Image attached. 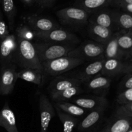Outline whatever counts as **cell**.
<instances>
[{
	"mask_svg": "<svg viewBox=\"0 0 132 132\" xmlns=\"http://www.w3.org/2000/svg\"><path fill=\"white\" fill-rule=\"evenodd\" d=\"M17 38L16 55L15 64L23 68L38 69L44 71L42 63L37 56L35 46L32 42L24 39Z\"/></svg>",
	"mask_w": 132,
	"mask_h": 132,
	"instance_id": "cell-1",
	"label": "cell"
},
{
	"mask_svg": "<svg viewBox=\"0 0 132 132\" xmlns=\"http://www.w3.org/2000/svg\"><path fill=\"white\" fill-rule=\"evenodd\" d=\"M37 56L41 63L67 56L76 46L73 44L41 42L34 44Z\"/></svg>",
	"mask_w": 132,
	"mask_h": 132,
	"instance_id": "cell-2",
	"label": "cell"
},
{
	"mask_svg": "<svg viewBox=\"0 0 132 132\" xmlns=\"http://www.w3.org/2000/svg\"><path fill=\"white\" fill-rule=\"evenodd\" d=\"M104 45L94 41H86L81 45L76 46L68 54L67 56L77 58L84 61L104 59Z\"/></svg>",
	"mask_w": 132,
	"mask_h": 132,
	"instance_id": "cell-3",
	"label": "cell"
},
{
	"mask_svg": "<svg viewBox=\"0 0 132 132\" xmlns=\"http://www.w3.org/2000/svg\"><path fill=\"white\" fill-rule=\"evenodd\" d=\"M85 61L77 58L68 56L62 57L42 63L44 72L50 76H56L76 68Z\"/></svg>",
	"mask_w": 132,
	"mask_h": 132,
	"instance_id": "cell-4",
	"label": "cell"
},
{
	"mask_svg": "<svg viewBox=\"0 0 132 132\" xmlns=\"http://www.w3.org/2000/svg\"><path fill=\"white\" fill-rule=\"evenodd\" d=\"M91 14L76 6L67 7L56 12V15L61 23L70 26H83L88 23Z\"/></svg>",
	"mask_w": 132,
	"mask_h": 132,
	"instance_id": "cell-5",
	"label": "cell"
},
{
	"mask_svg": "<svg viewBox=\"0 0 132 132\" xmlns=\"http://www.w3.org/2000/svg\"><path fill=\"white\" fill-rule=\"evenodd\" d=\"M36 38L41 40L43 42L58 43L77 45L80 39L76 34L61 28H55L46 32L35 34Z\"/></svg>",
	"mask_w": 132,
	"mask_h": 132,
	"instance_id": "cell-6",
	"label": "cell"
},
{
	"mask_svg": "<svg viewBox=\"0 0 132 132\" xmlns=\"http://www.w3.org/2000/svg\"><path fill=\"white\" fill-rule=\"evenodd\" d=\"M18 79L16 64L12 63L0 67V94H11Z\"/></svg>",
	"mask_w": 132,
	"mask_h": 132,
	"instance_id": "cell-7",
	"label": "cell"
},
{
	"mask_svg": "<svg viewBox=\"0 0 132 132\" xmlns=\"http://www.w3.org/2000/svg\"><path fill=\"white\" fill-rule=\"evenodd\" d=\"M17 38L15 34H9L0 42V67L15 64L16 55Z\"/></svg>",
	"mask_w": 132,
	"mask_h": 132,
	"instance_id": "cell-8",
	"label": "cell"
},
{
	"mask_svg": "<svg viewBox=\"0 0 132 132\" xmlns=\"http://www.w3.org/2000/svg\"><path fill=\"white\" fill-rule=\"evenodd\" d=\"M39 109L41 118L40 132H47L52 119L55 116V109L47 97L41 94L39 99Z\"/></svg>",
	"mask_w": 132,
	"mask_h": 132,
	"instance_id": "cell-9",
	"label": "cell"
},
{
	"mask_svg": "<svg viewBox=\"0 0 132 132\" xmlns=\"http://www.w3.org/2000/svg\"><path fill=\"white\" fill-rule=\"evenodd\" d=\"M27 24L34 34L46 32L55 28H61L52 19L36 15H28L26 18Z\"/></svg>",
	"mask_w": 132,
	"mask_h": 132,
	"instance_id": "cell-10",
	"label": "cell"
},
{
	"mask_svg": "<svg viewBox=\"0 0 132 132\" xmlns=\"http://www.w3.org/2000/svg\"><path fill=\"white\" fill-rule=\"evenodd\" d=\"M73 104L86 110H105L108 101L103 96H86L74 97L72 99Z\"/></svg>",
	"mask_w": 132,
	"mask_h": 132,
	"instance_id": "cell-11",
	"label": "cell"
},
{
	"mask_svg": "<svg viewBox=\"0 0 132 132\" xmlns=\"http://www.w3.org/2000/svg\"><path fill=\"white\" fill-rule=\"evenodd\" d=\"M88 23L98 24L113 30V28L117 25L115 19L113 11L106 8L99 10L90 15Z\"/></svg>",
	"mask_w": 132,
	"mask_h": 132,
	"instance_id": "cell-12",
	"label": "cell"
},
{
	"mask_svg": "<svg viewBox=\"0 0 132 132\" xmlns=\"http://www.w3.org/2000/svg\"><path fill=\"white\" fill-rule=\"evenodd\" d=\"M88 35L94 41L105 45L113 36V30L110 28L89 23Z\"/></svg>",
	"mask_w": 132,
	"mask_h": 132,
	"instance_id": "cell-13",
	"label": "cell"
},
{
	"mask_svg": "<svg viewBox=\"0 0 132 132\" xmlns=\"http://www.w3.org/2000/svg\"><path fill=\"white\" fill-rule=\"evenodd\" d=\"M104 61L105 59H101L91 62L81 72L77 73L74 77L79 80L81 83H83L101 75L103 70Z\"/></svg>",
	"mask_w": 132,
	"mask_h": 132,
	"instance_id": "cell-14",
	"label": "cell"
},
{
	"mask_svg": "<svg viewBox=\"0 0 132 132\" xmlns=\"http://www.w3.org/2000/svg\"><path fill=\"white\" fill-rule=\"evenodd\" d=\"M81 82L75 77H58L50 82L48 86L49 94L59 92L68 88L75 86H81Z\"/></svg>",
	"mask_w": 132,
	"mask_h": 132,
	"instance_id": "cell-15",
	"label": "cell"
},
{
	"mask_svg": "<svg viewBox=\"0 0 132 132\" xmlns=\"http://www.w3.org/2000/svg\"><path fill=\"white\" fill-rule=\"evenodd\" d=\"M0 126L8 132H19L16 126L14 113L10 109L8 102H6L0 111Z\"/></svg>",
	"mask_w": 132,
	"mask_h": 132,
	"instance_id": "cell-16",
	"label": "cell"
},
{
	"mask_svg": "<svg viewBox=\"0 0 132 132\" xmlns=\"http://www.w3.org/2000/svg\"><path fill=\"white\" fill-rule=\"evenodd\" d=\"M113 0H76L73 6L80 8L92 14L103 9L112 5Z\"/></svg>",
	"mask_w": 132,
	"mask_h": 132,
	"instance_id": "cell-17",
	"label": "cell"
},
{
	"mask_svg": "<svg viewBox=\"0 0 132 132\" xmlns=\"http://www.w3.org/2000/svg\"><path fill=\"white\" fill-rule=\"evenodd\" d=\"M85 83L86 88L90 91L94 92L96 94H102L109 88L111 79L106 76L99 75L87 81Z\"/></svg>",
	"mask_w": 132,
	"mask_h": 132,
	"instance_id": "cell-18",
	"label": "cell"
},
{
	"mask_svg": "<svg viewBox=\"0 0 132 132\" xmlns=\"http://www.w3.org/2000/svg\"><path fill=\"white\" fill-rule=\"evenodd\" d=\"M44 71L38 69L23 68L18 71V78L41 86L43 82Z\"/></svg>",
	"mask_w": 132,
	"mask_h": 132,
	"instance_id": "cell-19",
	"label": "cell"
},
{
	"mask_svg": "<svg viewBox=\"0 0 132 132\" xmlns=\"http://www.w3.org/2000/svg\"><path fill=\"white\" fill-rule=\"evenodd\" d=\"M54 107L55 108V110L61 111L68 115L73 116L75 117H80L86 114L88 110L81 108L79 106L70 103L67 101L62 102H55L54 104Z\"/></svg>",
	"mask_w": 132,
	"mask_h": 132,
	"instance_id": "cell-20",
	"label": "cell"
},
{
	"mask_svg": "<svg viewBox=\"0 0 132 132\" xmlns=\"http://www.w3.org/2000/svg\"><path fill=\"white\" fill-rule=\"evenodd\" d=\"M104 112V110L91 111L79 124L78 130L81 131H84L94 127L101 120Z\"/></svg>",
	"mask_w": 132,
	"mask_h": 132,
	"instance_id": "cell-21",
	"label": "cell"
},
{
	"mask_svg": "<svg viewBox=\"0 0 132 132\" xmlns=\"http://www.w3.org/2000/svg\"><path fill=\"white\" fill-rule=\"evenodd\" d=\"M83 92L84 90L81 86H75L59 92L51 94L50 95L52 99L55 102H62L72 99Z\"/></svg>",
	"mask_w": 132,
	"mask_h": 132,
	"instance_id": "cell-22",
	"label": "cell"
},
{
	"mask_svg": "<svg viewBox=\"0 0 132 132\" xmlns=\"http://www.w3.org/2000/svg\"><path fill=\"white\" fill-rule=\"evenodd\" d=\"M122 52L117 43V35H113L111 39L104 45V59H119Z\"/></svg>",
	"mask_w": 132,
	"mask_h": 132,
	"instance_id": "cell-23",
	"label": "cell"
},
{
	"mask_svg": "<svg viewBox=\"0 0 132 132\" xmlns=\"http://www.w3.org/2000/svg\"><path fill=\"white\" fill-rule=\"evenodd\" d=\"M130 128V122L127 117L122 116L108 124L101 132H127Z\"/></svg>",
	"mask_w": 132,
	"mask_h": 132,
	"instance_id": "cell-24",
	"label": "cell"
},
{
	"mask_svg": "<svg viewBox=\"0 0 132 132\" xmlns=\"http://www.w3.org/2000/svg\"><path fill=\"white\" fill-rule=\"evenodd\" d=\"M123 65L119 59H106L101 75L110 77L121 72Z\"/></svg>",
	"mask_w": 132,
	"mask_h": 132,
	"instance_id": "cell-25",
	"label": "cell"
},
{
	"mask_svg": "<svg viewBox=\"0 0 132 132\" xmlns=\"http://www.w3.org/2000/svg\"><path fill=\"white\" fill-rule=\"evenodd\" d=\"M3 10L9 22L10 30L14 29L15 18L16 15V8L14 0H1Z\"/></svg>",
	"mask_w": 132,
	"mask_h": 132,
	"instance_id": "cell-26",
	"label": "cell"
},
{
	"mask_svg": "<svg viewBox=\"0 0 132 132\" xmlns=\"http://www.w3.org/2000/svg\"><path fill=\"white\" fill-rule=\"evenodd\" d=\"M59 117V119L63 123V132H72L73 129L76 126L79 122V120L77 117L68 115L61 111L55 110Z\"/></svg>",
	"mask_w": 132,
	"mask_h": 132,
	"instance_id": "cell-27",
	"label": "cell"
},
{
	"mask_svg": "<svg viewBox=\"0 0 132 132\" xmlns=\"http://www.w3.org/2000/svg\"><path fill=\"white\" fill-rule=\"evenodd\" d=\"M113 14L117 25L126 29L132 28V15L131 14L116 11H113Z\"/></svg>",
	"mask_w": 132,
	"mask_h": 132,
	"instance_id": "cell-28",
	"label": "cell"
},
{
	"mask_svg": "<svg viewBox=\"0 0 132 132\" xmlns=\"http://www.w3.org/2000/svg\"><path fill=\"white\" fill-rule=\"evenodd\" d=\"M15 36L32 42L35 38L34 32L27 24H21L15 29Z\"/></svg>",
	"mask_w": 132,
	"mask_h": 132,
	"instance_id": "cell-29",
	"label": "cell"
},
{
	"mask_svg": "<svg viewBox=\"0 0 132 132\" xmlns=\"http://www.w3.org/2000/svg\"><path fill=\"white\" fill-rule=\"evenodd\" d=\"M117 43L121 50H127L132 48V37L130 35H117Z\"/></svg>",
	"mask_w": 132,
	"mask_h": 132,
	"instance_id": "cell-30",
	"label": "cell"
},
{
	"mask_svg": "<svg viewBox=\"0 0 132 132\" xmlns=\"http://www.w3.org/2000/svg\"><path fill=\"white\" fill-rule=\"evenodd\" d=\"M118 102L121 104H128L132 103V88L126 89L118 97Z\"/></svg>",
	"mask_w": 132,
	"mask_h": 132,
	"instance_id": "cell-31",
	"label": "cell"
},
{
	"mask_svg": "<svg viewBox=\"0 0 132 132\" xmlns=\"http://www.w3.org/2000/svg\"><path fill=\"white\" fill-rule=\"evenodd\" d=\"M9 34H10V32H9V27L6 25L3 18L2 13L0 10V42L3 40L5 37H7Z\"/></svg>",
	"mask_w": 132,
	"mask_h": 132,
	"instance_id": "cell-32",
	"label": "cell"
},
{
	"mask_svg": "<svg viewBox=\"0 0 132 132\" xmlns=\"http://www.w3.org/2000/svg\"><path fill=\"white\" fill-rule=\"evenodd\" d=\"M56 0H37V5L40 8L46 9V8H50L54 5Z\"/></svg>",
	"mask_w": 132,
	"mask_h": 132,
	"instance_id": "cell-33",
	"label": "cell"
},
{
	"mask_svg": "<svg viewBox=\"0 0 132 132\" xmlns=\"http://www.w3.org/2000/svg\"><path fill=\"white\" fill-rule=\"evenodd\" d=\"M128 4H132V0H113L112 5H116L120 7L122 5H128Z\"/></svg>",
	"mask_w": 132,
	"mask_h": 132,
	"instance_id": "cell-34",
	"label": "cell"
},
{
	"mask_svg": "<svg viewBox=\"0 0 132 132\" xmlns=\"http://www.w3.org/2000/svg\"><path fill=\"white\" fill-rule=\"evenodd\" d=\"M124 87L126 89L132 88V76L129 77L124 83Z\"/></svg>",
	"mask_w": 132,
	"mask_h": 132,
	"instance_id": "cell-35",
	"label": "cell"
},
{
	"mask_svg": "<svg viewBox=\"0 0 132 132\" xmlns=\"http://www.w3.org/2000/svg\"><path fill=\"white\" fill-rule=\"evenodd\" d=\"M120 7H121L122 9H123L124 10H126V11L128 12L129 14H132V4H128V5H125L121 6Z\"/></svg>",
	"mask_w": 132,
	"mask_h": 132,
	"instance_id": "cell-36",
	"label": "cell"
},
{
	"mask_svg": "<svg viewBox=\"0 0 132 132\" xmlns=\"http://www.w3.org/2000/svg\"><path fill=\"white\" fill-rule=\"evenodd\" d=\"M23 1H24V2L25 3L28 4V5H30V4L33 3L34 2V1H37V0H23Z\"/></svg>",
	"mask_w": 132,
	"mask_h": 132,
	"instance_id": "cell-37",
	"label": "cell"
},
{
	"mask_svg": "<svg viewBox=\"0 0 132 132\" xmlns=\"http://www.w3.org/2000/svg\"><path fill=\"white\" fill-rule=\"evenodd\" d=\"M127 132H132V129H131V128H130V130H128V131Z\"/></svg>",
	"mask_w": 132,
	"mask_h": 132,
	"instance_id": "cell-38",
	"label": "cell"
},
{
	"mask_svg": "<svg viewBox=\"0 0 132 132\" xmlns=\"http://www.w3.org/2000/svg\"><path fill=\"white\" fill-rule=\"evenodd\" d=\"M1 0H0V3H1Z\"/></svg>",
	"mask_w": 132,
	"mask_h": 132,
	"instance_id": "cell-39",
	"label": "cell"
}]
</instances>
